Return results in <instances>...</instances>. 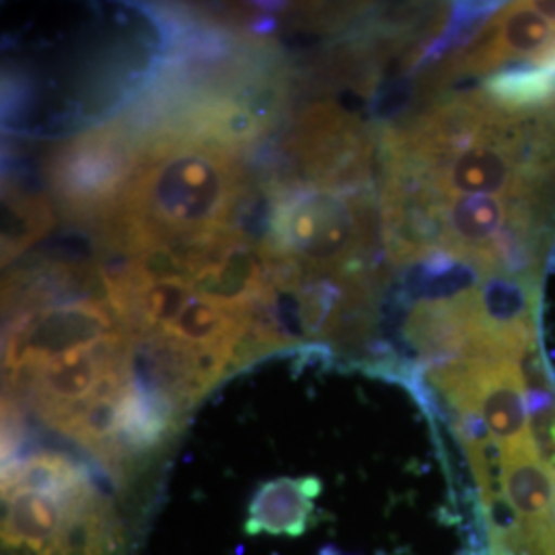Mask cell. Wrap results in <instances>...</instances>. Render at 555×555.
I'll list each match as a JSON object with an SVG mask.
<instances>
[{"instance_id":"5b68a950","label":"cell","mask_w":555,"mask_h":555,"mask_svg":"<svg viewBox=\"0 0 555 555\" xmlns=\"http://www.w3.org/2000/svg\"><path fill=\"white\" fill-rule=\"evenodd\" d=\"M128 332L107 300H62L17 313L4 332V373L17 383L41 364L82 346Z\"/></svg>"},{"instance_id":"3957f363","label":"cell","mask_w":555,"mask_h":555,"mask_svg":"<svg viewBox=\"0 0 555 555\" xmlns=\"http://www.w3.org/2000/svg\"><path fill=\"white\" fill-rule=\"evenodd\" d=\"M270 258L302 274L366 276L377 247V212L371 190H334L288 181L272 199Z\"/></svg>"},{"instance_id":"52a82bcc","label":"cell","mask_w":555,"mask_h":555,"mask_svg":"<svg viewBox=\"0 0 555 555\" xmlns=\"http://www.w3.org/2000/svg\"><path fill=\"white\" fill-rule=\"evenodd\" d=\"M54 227V212L48 198L27 194L15 185L2 194V263L20 258L38 238Z\"/></svg>"},{"instance_id":"ba28073f","label":"cell","mask_w":555,"mask_h":555,"mask_svg":"<svg viewBox=\"0 0 555 555\" xmlns=\"http://www.w3.org/2000/svg\"><path fill=\"white\" fill-rule=\"evenodd\" d=\"M318 486L307 488V481L280 479L261 490L249 518V531L270 533H300L307 513L311 511V496Z\"/></svg>"},{"instance_id":"277c9868","label":"cell","mask_w":555,"mask_h":555,"mask_svg":"<svg viewBox=\"0 0 555 555\" xmlns=\"http://www.w3.org/2000/svg\"><path fill=\"white\" fill-rule=\"evenodd\" d=\"M139 163V130L116 121L60 144L43 171L66 219L103 222L116 212Z\"/></svg>"},{"instance_id":"9c48e42d","label":"cell","mask_w":555,"mask_h":555,"mask_svg":"<svg viewBox=\"0 0 555 555\" xmlns=\"http://www.w3.org/2000/svg\"><path fill=\"white\" fill-rule=\"evenodd\" d=\"M481 89L513 114H535L555 101V68L533 66L502 73L486 80Z\"/></svg>"},{"instance_id":"6da1fadb","label":"cell","mask_w":555,"mask_h":555,"mask_svg":"<svg viewBox=\"0 0 555 555\" xmlns=\"http://www.w3.org/2000/svg\"><path fill=\"white\" fill-rule=\"evenodd\" d=\"M245 173L237 153L206 142L142 137L140 163L116 212L103 220L107 249L128 256L144 247L208 237L237 212Z\"/></svg>"},{"instance_id":"7a4b0ae2","label":"cell","mask_w":555,"mask_h":555,"mask_svg":"<svg viewBox=\"0 0 555 555\" xmlns=\"http://www.w3.org/2000/svg\"><path fill=\"white\" fill-rule=\"evenodd\" d=\"M4 555H121V529L85 469L38 453L4 474Z\"/></svg>"},{"instance_id":"8992f818","label":"cell","mask_w":555,"mask_h":555,"mask_svg":"<svg viewBox=\"0 0 555 555\" xmlns=\"http://www.w3.org/2000/svg\"><path fill=\"white\" fill-rule=\"evenodd\" d=\"M375 140L354 116L336 105H313L298 116L288 137L297 163L295 183L334 190H369Z\"/></svg>"}]
</instances>
